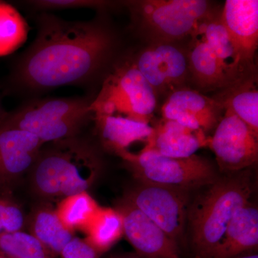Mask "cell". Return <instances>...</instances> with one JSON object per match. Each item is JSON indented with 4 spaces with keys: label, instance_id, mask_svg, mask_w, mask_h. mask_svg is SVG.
I'll return each instance as SVG.
<instances>
[{
    "label": "cell",
    "instance_id": "cell-8",
    "mask_svg": "<svg viewBox=\"0 0 258 258\" xmlns=\"http://www.w3.org/2000/svg\"><path fill=\"white\" fill-rule=\"evenodd\" d=\"M132 57L158 102L177 90L191 87L187 49L179 43H149Z\"/></svg>",
    "mask_w": 258,
    "mask_h": 258
},
{
    "label": "cell",
    "instance_id": "cell-12",
    "mask_svg": "<svg viewBox=\"0 0 258 258\" xmlns=\"http://www.w3.org/2000/svg\"><path fill=\"white\" fill-rule=\"evenodd\" d=\"M224 112L223 106L215 98L191 87L171 93L161 107L162 118L203 132L208 137L216 128Z\"/></svg>",
    "mask_w": 258,
    "mask_h": 258
},
{
    "label": "cell",
    "instance_id": "cell-15",
    "mask_svg": "<svg viewBox=\"0 0 258 258\" xmlns=\"http://www.w3.org/2000/svg\"><path fill=\"white\" fill-rule=\"evenodd\" d=\"M208 139L203 132L161 118L153 126L152 135L142 150L152 151L168 157H189L201 148L208 147Z\"/></svg>",
    "mask_w": 258,
    "mask_h": 258
},
{
    "label": "cell",
    "instance_id": "cell-19",
    "mask_svg": "<svg viewBox=\"0 0 258 258\" xmlns=\"http://www.w3.org/2000/svg\"><path fill=\"white\" fill-rule=\"evenodd\" d=\"M257 77L248 78L234 83L212 96L224 109L235 113L258 136Z\"/></svg>",
    "mask_w": 258,
    "mask_h": 258
},
{
    "label": "cell",
    "instance_id": "cell-26",
    "mask_svg": "<svg viewBox=\"0 0 258 258\" xmlns=\"http://www.w3.org/2000/svg\"><path fill=\"white\" fill-rule=\"evenodd\" d=\"M27 217L8 189H0V235L24 230Z\"/></svg>",
    "mask_w": 258,
    "mask_h": 258
},
{
    "label": "cell",
    "instance_id": "cell-4",
    "mask_svg": "<svg viewBox=\"0 0 258 258\" xmlns=\"http://www.w3.org/2000/svg\"><path fill=\"white\" fill-rule=\"evenodd\" d=\"M122 5L134 28L149 43H179L218 17L222 8L208 0H129Z\"/></svg>",
    "mask_w": 258,
    "mask_h": 258
},
{
    "label": "cell",
    "instance_id": "cell-25",
    "mask_svg": "<svg viewBox=\"0 0 258 258\" xmlns=\"http://www.w3.org/2000/svg\"><path fill=\"white\" fill-rule=\"evenodd\" d=\"M0 252L10 258H55L36 237L24 230L0 235Z\"/></svg>",
    "mask_w": 258,
    "mask_h": 258
},
{
    "label": "cell",
    "instance_id": "cell-21",
    "mask_svg": "<svg viewBox=\"0 0 258 258\" xmlns=\"http://www.w3.org/2000/svg\"><path fill=\"white\" fill-rule=\"evenodd\" d=\"M198 32L211 48L222 69L233 84L248 79L242 74L235 48L220 20V15L203 24Z\"/></svg>",
    "mask_w": 258,
    "mask_h": 258
},
{
    "label": "cell",
    "instance_id": "cell-23",
    "mask_svg": "<svg viewBox=\"0 0 258 258\" xmlns=\"http://www.w3.org/2000/svg\"><path fill=\"white\" fill-rule=\"evenodd\" d=\"M99 208L88 191H83L62 198L55 211L66 228L74 232L76 230L84 232Z\"/></svg>",
    "mask_w": 258,
    "mask_h": 258
},
{
    "label": "cell",
    "instance_id": "cell-28",
    "mask_svg": "<svg viewBox=\"0 0 258 258\" xmlns=\"http://www.w3.org/2000/svg\"><path fill=\"white\" fill-rule=\"evenodd\" d=\"M60 255L62 258H99L98 252L87 241L74 237L64 246Z\"/></svg>",
    "mask_w": 258,
    "mask_h": 258
},
{
    "label": "cell",
    "instance_id": "cell-27",
    "mask_svg": "<svg viewBox=\"0 0 258 258\" xmlns=\"http://www.w3.org/2000/svg\"><path fill=\"white\" fill-rule=\"evenodd\" d=\"M25 4L37 11L47 13L50 10L90 8L100 12L116 8L122 2L101 1V0H34L25 1Z\"/></svg>",
    "mask_w": 258,
    "mask_h": 258
},
{
    "label": "cell",
    "instance_id": "cell-33",
    "mask_svg": "<svg viewBox=\"0 0 258 258\" xmlns=\"http://www.w3.org/2000/svg\"><path fill=\"white\" fill-rule=\"evenodd\" d=\"M0 189H1V188H0Z\"/></svg>",
    "mask_w": 258,
    "mask_h": 258
},
{
    "label": "cell",
    "instance_id": "cell-18",
    "mask_svg": "<svg viewBox=\"0 0 258 258\" xmlns=\"http://www.w3.org/2000/svg\"><path fill=\"white\" fill-rule=\"evenodd\" d=\"M93 119L103 147L118 157L137 142H147L153 132L150 124L120 115L94 114Z\"/></svg>",
    "mask_w": 258,
    "mask_h": 258
},
{
    "label": "cell",
    "instance_id": "cell-14",
    "mask_svg": "<svg viewBox=\"0 0 258 258\" xmlns=\"http://www.w3.org/2000/svg\"><path fill=\"white\" fill-rule=\"evenodd\" d=\"M45 145L36 136L16 128H0V188L31 169Z\"/></svg>",
    "mask_w": 258,
    "mask_h": 258
},
{
    "label": "cell",
    "instance_id": "cell-1",
    "mask_svg": "<svg viewBox=\"0 0 258 258\" xmlns=\"http://www.w3.org/2000/svg\"><path fill=\"white\" fill-rule=\"evenodd\" d=\"M35 40L13 64L11 90L42 93L62 86H88L114 62L118 38L101 18L69 21L42 12Z\"/></svg>",
    "mask_w": 258,
    "mask_h": 258
},
{
    "label": "cell",
    "instance_id": "cell-16",
    "mask_svg": "<svg viewBox=\"0 0 258 258\" xmlns=\"http://www.w3.org/2000/svg\"><path fill=\"white\" fill-rule=\"evenodd\" d=\"M186 49L191 87L194 89L205 94L221 91L233 84L198 30L190 39Z\"/></svg>",
    "mask_w": 258,
    "mask_h": 258
},
{
    "label": "cell",
    "instance_id": "cell-24",
    "mask_svg": "<svg viewBox=\"0 0 258 258\" xmlns=\"http://www.w3.org/2000/svg\"><path fill=\"white\" fill-rule=\"evenodd\" d=\"M28 23L13 5L0 0V57L11 55L26 42Z\"/></svg>",
    "mask_w": 258,
    "mask_h": 258
},
{
    "label": "cell",
    "instance_id": "cell-30",
    "mask_svg": "<svg viewBox=\"0 0 258 258\" xmlns=\"http://www.w3.org/2000/svg\"><path fill=\"white\" fill-rule=\"evenodd\" d=\"M108 258H140L139 255L135 254H119V255H113Z\"/></svg>",
    "mask_w": 258,
    "mask_h": 258
},
{
    "label": "cell",
    "instance_id": "cell-6",
    "mask_svg": "<svg viewBox=\"0 0 258 258\" xmlns=\"http://www.w3.org/2000/svg\"><path fill=\"white\" fill-rule=\"evenodd\" d=\"M158 106L150 85L134 63L132 56L115 61L93 98V114L115 115L149 124Z\"/></svg>",
    "mask_w": 258,
    "mask_h": 258
},
{
    "label": "cell",
    "instance_id": "cell-7",
    "mask_svg": "<svg viewBox=\"0 0 258 258\" xmlns=\"http://www.w3.org/2000/svg\"><path fill=\"white\" fill-rule=\"evenodd\" d=\"M120 157L124 161L140 183L162 185L189 191L209 186L219 179L215 166L205 158L195 155L173 158L152 151L125 153Z\"/></svg>",
    "mask_w": 258,
    "mask_h": 258
},
{
    "label": "cell",
    "instance_id": "cell-32",
    "mask_svg": "<svg viewBox=\"0 0 258 258\" xmlns=\"http://www.w3.org/2000/svg\"><path fill=\"white\" fill-rule=\"evenodd\" d=\"M0 258H10L9 257H8V256L5 255V254L2 253V252H0Z\"/></svg>",
    "mask_w": 258,
    "mask_h": 258
},
{
    "label": "cell",
    "instance_id": "cell-11",
    "mask_svg": "<svg viewBox=\"0 0 258 258\" xmlns=\"http://www.w3.org/2000/svg\"><path fill=\"white\" fill-rule=\"evenodd\" d=\"M220 20L235 48L244 77L257 76L255 56L258 46L257 0H227Z\"/></svg>",
    "mask_w": 258,
    "mask_h": 258
},
{
    "label": "cell",
    "instance_id": "cell-2",
    "mask_svg": "<svg viewBox=\"0 0 258 258\" xmlns=\"http://www.w3.org/2000/svg\"><path fill=\"white\" fill-rule=\"evenodd\" d=\"M94 148L79 136L45 144L32 169V186L42 198L87 191L101 171Z\"/></svg>",
    "mask_w": 258,
    "mask_h": 258
},
{
    "label": "cell",
    "instance_id": "cell-10",
    "mask_svg": "<svg viewBox=\"0 0 258 258\" xmlns=\"http://www.w3.org/2000/svg\"><path fill=\"white\" fill-rule=\"evenodd\" d=\"M212 133L208 147L222 172L235 174L257 162L258 136L230 110H225Z\"/></svg>",
    "mask_w": 258,
    "mask_h": 258
},
{
    "label": "cell",
    "instance_id": "cell-5",
    "mask_svg": "<svg viewBox=\"0 0 258 258\" xmlns=\"http://www.w3.org/2000/svg\"><path fill=\"white\" fill-rule=\"evenodd\" d=\"M93 100L90 97L30 100L8 112L0 128L27 131L44 144L77 137L93 118Z\"/></svg>",
    "mask_w": 258,
    "mask_h": 258
},
{
    "label": "cell",
    "instance_id": "cell-13",
    "mask_svg": "<svg viewBox=\"0 0 258 258\" xmlns=\"http://www.w3.org/2000/svg\"><path fill=\"white\" fill-rule=\"evenodd\" d=\"M116 210L123 220V235L139 257L181 258L177 243L138 208L123 199Z\"/></svg>",
    "mask_w": 258,
    "mask_h": 258
},
{
    "label": "cell",
    "instance_id": "cell-17",
    "mask_svg": "<svg viewBox=\"0 0 258 258\" xmlns=\"http://www.w3.org/2000/svg\"><path fill=\"white\" fill-rule=\"evenodd\" d=\"M258 245V210L250 203L231 220L220 243L206 258H235Z\"/></svg>",
    "mask_w": 258,
    "mask_h": 258
},
{
    "label": "cell",
    "instance_id": "cell-20",
    "mask_svg": "<svg viewBox=\"0 0 258 258\" xmlns=\"http://www.w3.org/2000/svg\"><path fill=\"white\" fill-rule=\"evenodd\" d=\"M26 227L29 233L56 256L74 237V232L62 225L55 209L47 205H40L32 210L27 217Z\"/></svg>",
    "mask_w": 258,
    "mask_h": 258
},
{
    "label": "cell",
    "instance_id": "cell-3",
    "mask_svg": "<svg viewBox=\"0 0 258 258\" xmlns=\"http://www.w3.org/2000/svg\"><path fill=\"white\" fill-rule=\"evenodd\" d=\"M196 200L189 214L196 258H206L223 239L232 217L249 203L252 183L248 171L219 178Z\"/></svg>",
    "mask_w": 258,
    "mask_h": 258
},
{
    "label": "cell",
    "instance_id": "cell-9",
    "mask_svg": "<svg viewBox=\"0 0 258 258\" xmlns=\"http://www.w3.org/2000/svg\"><path fill=\"white\" fill-rule=\"evenodd\" d=\"M124 199L157 224L171 240L176 242L181 238L187 217L188 191L141 183Z\"/></svg>",
    "mask_w": 258,
    "mask_h": 258
},
{
    "label": "cell",
    "instance_id": "cell-31",
    "mask_svg": "<svg viewBox=\"0 0 258 258\" xmlns=\"http://www.w3.org/2000/svg\"><path fill=\"white\" fill-rule=\"evenodd\" d=\"M235 258H258V255L257 254H247V255L238 256Z\"/></svg>",
    "mask_w": 258,
    "mask_h": 258
},
{
    "label": "cell",
    "instance_id": "cell-29",
    "mask_svg": "<svg viewBox=\"0 0 258 258\" xmlns=\"http://www.w3.org/2000/svg\"><path fill=\"white\" fill-rule=\"evenodd\" d=\"M7 112L3 108V104H2V100L1 96H0V123L3 121V120L4 119L5 115H7Z\"/></svg>",
    "mask_w": 258,
    "mask_h": 258
},
{
    "label": "cell",
    "instance_id": "cell-22",
    "mask_svg": "<svg viewBox=\"0 0 258 258\" xmlns=\"http://www.w3.org/2000/svg\"><path fill=\"white\" fill-rule=\"evenodd\" d=\"M84 232L85 240L101 255L123 235L121 215L116 209L100 207Z\"/></svg>",
    "mask_w": 258,
    "mask_h": 258
}]
</instances>
